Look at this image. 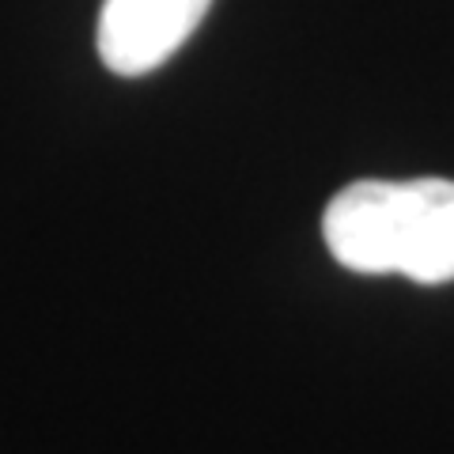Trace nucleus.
I'll list each match as a JSON object with an SVG mask.
<instances>
[{
	"mask_svg": "<svg viewBox=\"0 0 454 454\" xmlns=\"http://www.w3.org/2000/svg\"><path fill=\"white\" fill-rule=\"evenodd\" d=\"M322 235L352 273H402L417 284H447L454 280V182H352L325 208Z\"/></svg>",
	"mask_w": 454,
	"mask_h": 454,
	"instance_id": "f257e3e1",
	"label": "nucleus"
},
{
	"mask_svg": "<svg viewBox=\"0 0 454 454\" xmlns=\"http://www.w3.org/2000/svg\"><path fill=\"white\" fill-rule=\"evenodd\" d=\"M208 8L212 0H103L98 57L114 76H148L186 46Z\"/></svg>",
	"mask_w": 454,
	"mask_h": 454,
	"instance_id": "f03ea898",
	"label": "nucleus"
}]
</instances>
